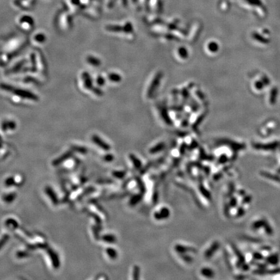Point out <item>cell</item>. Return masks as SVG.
<instances>
[{"mask_svg":"<svg viewBox=\"0 0 280 280\" xmlns=\"http://www.w3.org/2000/svg\"><path fill=\"white\" fill-rule=\"evenodd\" d=\"M92 140H93V141L95 143H96L98 146H99L101 148L105 149V150H108V149H110V147L108 146V145L103 142L102 140H101L99 137L96 136H94L93 137H92Z\"/></svg>","mask_w":280,"mask_h":280,"instance_id":"277c9868","label":"cell"},{"mask_svg":"<svg viewBox=\"0 0 280 280\" xmlns=\"http://www.w3.org/2000/svg\"><path fill=\"white\" fill-rule=\"evenodd\" d=\"M71 155H72L71 152H66L62 156L59 157V158H56V160H55L54 161H53V166H58V165L61 164L62 163H63L64 162H65V161H66V160L70 158V157L71 156Z\"/></svg>","mask_w":280,"mask_h":280,"instance_id":"3957f363","label":"cell"},{"mask_svg":"<svg viewBox=\"0 0 280 280\" xmlns=\"http://www.w3.org/2000/svg\"><path fill=\"white\" fill-rule=\"evenodd\" d=\"M15 183H16V181H15V178L13 176H10V177L7 178L5 181V185L7 187L13 186L15 185Z\"/></svg>","mask_w":280,"mask_h":280,"instance_id":"52a82bcc","label":"cell"},{"mask_svg":"<svg viewBox=\"0 0 280 280\" xmlns=\"http://www.w3.org/2000/svg\"><path fill=\"white\" fill-rule=\"evenodd\" d=\"M18 258H24L29 255V253L27 251H19L16 254Z\"/></svg>","mask_w":280,"mask_h":280,"instance_id":"30bf717a","label":"cell"},{"mask_svg":"<svg viewBox=\"0 0 280 280\" xmlns=\"http://www.w3.org/2000/svg\"><path fill=\"white\" fill-rule=\"evenodd\" d=\"M103 240L107 243H114L115 241V237L112 235H107L103 237Z\"/></svg>","mask_w":280,"mask_h":280,"instance_id":"8fae6325","label":"cell"},{"mask_svg":"<svg viewBox=\"0 0 280 280\" xmlns=\"http://www.w3.org/2000/svg\"><path fill=\"white\" fill-rule=\"evenodd\" d=\"M46 250H47L48 255L51 261L53 267L55 268H59L60 265V261L58 254L50 248L48 247L46 248Z\"/></svg>","mask_w":280,"mask_h":280,"instance_id":"6da1fadb","label":"cell"},{"mask_svg":"<svg viewBox=\"0 0 280 280\" xmlns=\"http://www.w3.org/2000/svg\"><path fill=\"white\" fill-rule=\"evenodd\" d=\"M45 192L48 195V196L49 197V198L51 199V201H52L53 204L57 205L59 204L58 197H57L54 190H53L51 187H49V186L46 187L45 189Z\"/></svg>","mask_w":280,"mask_h":280,"instance_id":"7a4b0ae2","label":"cell"},{"mask_svg":"<svg viewBox=\"0 0 280 280\" xmlns=\"http://www.w3.org/2000/svg\"><path fill=\"white\" fill-rule=\"evenodd\" d=\"M9 235L8 234H5L3 235L1 239H0V250H1V248L4 247V245L8 242V241L9 240Z\"/></svg>","mask_w":280,"mask_h":280,"instance_id":"ba28073f","label":"cell"},{"mask_svg":"<svg viewBox=\"0 0 280 280\" xmlns=\"http://www.w3.org/2000/svg\"><path fill=\"white\" fill-rule=\"evenodd\" d=\"M17 195L15 193H10L6 194L3 196V200L5 202L8 203V204H10V203H12L15 199L16 198Z\"/></svg>","mask_w":280,"mask_h":280,"instance_id":"5b68a950","label":"cell"},{"mask_svg":"<svg viewBox=\"0 0 280 280\" xmlns=\"http://www.w3.org/2000/svg\"><path fill=\"white\" fill-rule=\"evenodd\" d=\"M5 225L7 227H10L13 229H16L18 227V222L13 218H8L5 222Z\"/></svg>","mask_w":280,"mask_h":280,"instance_id":"8992f818","label":"cell"},{"mask_svg":"<svg viewBox=\"0 0 280 280\" xmlns=\"http://www.w3.org/2000/svg\"><path fill=\"white\" fill-rule=\"evenodd\" d=\"M106 253L111 258H116L117 257V252L112 248H108L106 250Z\"/></svg>","mask_w":280,"mask_h":280,"instance_id":"9c48e42d","label":"cell"},{"mask_svg":"<svg viewBox=\"0 0 280 280\" xmlns=\"http://www.w3.org/2000/svg\"><path fill=\"white\" fill-rule=\"evenodd\" d=\"M75 149V150L76 151H79L80 153H83V154H85V153L87 152V150L84 147H74Z\"/></svg>","mask_w":280,"mask_h":280,"instance_id":"7c38bea8","label":"cell"}]
</instances>
